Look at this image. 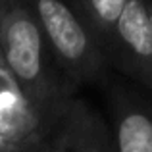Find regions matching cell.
I'll use <instances>...</instances> for the list:
<instances>
[{"instance_id": "6da1fadb", "label": "cell", "mask_w": 152, "mask_h": 152, "mask_svg": "<svg viewBox=\"0 0 152 152\" xmlns=\"http://www.w3.org/2000/svg\"><path fill=\"white\" fill-rule=\"evenodd\" d=\"M0 56L15 87L42 115L56 121L77 87L64 75L33 14L21 0H4Z\"/></svg>"}, {"instance_id": "7a4b0ae2", "label": "cell", "mask_w": 152, "mask_h": 152, "mask_svg": "<svg viewBox=\"0 0 152 152\" xmlns=\"http://www.w3.org/2000/svg\"><path fill=\"white\" fill-rule=\"evenodd\" d=\"M39 23L60 69L75 87L102 79V48L69 0H21Z\"/></svg>"}, {"instance_id": "3957f363", "label": "cell", "mask_w": 152, "mask_h": 152, "mask_svg": "<svg viewBox=\"0 0 152 152\" xmlns=\"http://www.w3.org/2000/svg\"><path fill=\"white\" fill-rule=\"evenodd\" d=\"M104 62L152 93V25L146 0H129L104 48Z\"/></svg>"}, {"instance_id": "277c9868", "label": "cell", "mask_w": 152, "mask_h": 152, "mask_svg": "<svg viewBox=\"0 0 152 152\" xmlns=\"http://www.w3.org/2000/svg\"><path fill=\"white\" fill-rule=\"evenodd\" d=\"M108 108V123L118 152H152V96L148 91L114 85Z\"/></svg>"}, {"instance_id": "5b68a950", "label": "cell", "mask_w": 152, "mask_h": 152, "mask_svg": "<svg viewBox=\"0 0 152 152\" xmlns=\"http://www.w3.org/2000/svg\"><path fill=\"white\" fill-rule=\"evenodd\" d=\"M52 137L64 152H118L110 123L85 98L71 96L62 106Z\"/></svg>"}, {"instance_id": "8992f818", "label": "cell", "mask_w": 152, "mask_h": 152, "mask_svg": "<svg viewBox=\"0 0 152 152\" xmlns=\"http://www.w3.org/2000/svg\"><path fill=\"white\" fill-rule=\"evenodd\" d=\"M129 0H77V8L89 29L93 31L104 54L118 19L121 18Z\"/></svg>"}, {"instance_id": "52a82bcc", "label": "cell", "mask_w": 152, "mask_h": 152, "mask_svg": "<svg viewBox=\"0 0 152 152\" xmlns=\"http://www.w3.org/2000/svg\"><path fill=\"white\" fill-rule=\"evenodd\" d=\"M27 152H64V150H62V146L58 145V141H56V139L52 137V133H50V137L46 139V141H42L41 145L33 146V148L27 150Z\"/></svg>"}, {"instance_id": "ba28073f", "label": "cell", "mask_w": 152, "mask_h": 152, "mask_svg": "<svg viewBox=\"0 0 152 152\" xmlns=\"http://www.w3.org/2000/svg\"><path fill=\"white\" fill-rule=\"evenodd\" d=\"M146 8H148V19H150V25H152V0H146Z\"/></svg>"}, {"instance_id": "9c48e42d", "label": "cell", "mask_w": 152, "mask_h": 152, "mask_svg": "<svg viewBox=\"0 0 152 152\" xmlns=\"http://www.w3.org/2000/svg\"><path fill=\"white\" fill-rule=\"evenodd\" d=\"M2 4H4V0H0V23H2Z\"/></svg>"}, {"instance_id": "30bf717a", "label": "cell", "mask_w": 152, "mask_h": 152, "mask_svg": "<svg viewBox=\"0 0 152 152\" xmlns=\"http://www.w3.org/2000/svg\"><path fill=\"white\" fill-rule=\"evenodd\" d=\"M0 152H2V150H0Z\"/></svg>"}]
</instances>
